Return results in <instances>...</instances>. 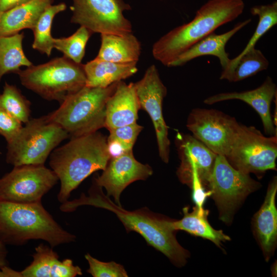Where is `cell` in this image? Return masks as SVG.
<instances>
[{
    "label": "cell",
    "mask_w": 277,
    "mask_h": 277,
    "mask_svg": "<svg viewBox=\"0 0 277 277\" xmlns=\"http://www.w3.org/2000/svg\"><path fill=\"white\" fill-rule=\"evenodd\" d=\"M24 37L23 33L0 36V81L6 73H16L21 67L33 65L24 52Z\"/></svg>",
    "instance_id": "484cf974"
},
{
    "label": "cell",
    "mask_w": 277,
    "mask_h": 277,
    "mask_svg": "<svg viewBox=\"0 0 277 277\" xmlns=\"http://www.w3.org/2000/svg\"><path fill=\"white\" fill-rule=\"evenodd\" d=\"M7 253L5 244L0 239V268L8 265Z\"/></svg>",
    "instance_id": "d590c367"
},
{
    "label": "cell",
    "mask_w": 277,
    "mask_h": 277,
    "mask_svg": "<svg viewBox=\"0 0 277 277\" xmlns=\"http://www.w3.org/2000/svg\"><path fill=\"white\" fill-rule=\"evenodd\" d=\"M53 0H30L0 15V36L18 33L24 29H33L39 17Z\"/></svg>",
    "instance_id": "44dd1931"
},
{
    "label": "cell",
    "mask_w": 277,
    "mask_h": 277,
    "mask_svg": "<svg viewBox=\"0 0 277 277\" xmlns=\"http://www.w3.org/2000/svg\"><path fill=\"white\" fill-rule=\"evenodd\" d=\"M89 264L87 271L93 277H127L128 274L122 265L115 262L100 261L87 253L85 255Z\"/></svg>",
    "instance_id": "4dcf8cb0"
},
{
    "label": "cell",
    "mask_w": 277,
    "mask_h": 277,
    "mask_svg": "<svg viewBox=\"0 0 277 277\" xmlns=\"http://www.w3.org/2000/svg\"><path fill=\"white\" fill-rule=\"evenodd\" d=\"M239 124L234 117L220 110L195 108L189 113L186 126L211 150L226 157Z\"/></svg>",
    "instance_id": "7c38bea8"
},
{
    "label": "cell",
    "mask_w": 277,
    "mask_h": 277,
    "mask_svg": "<svg viewBox=\"0 0 277 277\" xmlns=\"http://www.w3.org/2000/svg\"><path fill=\"white\" fill-rule=\"evenodd\" d=\"M101 44L95 58L115 63H137L141 44L132 33L123 35L101 34Z\"/></svg>",
    "instance_id": "603a6c76"
},
{
    "label": "cell",
    "mask_w": 277,
    "mask_h": 277,
    "mask_svg": "<svg viewBox=\"0 0 277 277\" xmlns=\"http://www.w3.org/2000/svg\"><path fill=\"white\" fill-rule=\"evenodd\" d=\"M251 21V19L249 18L240 22L232 29L222 34H210L179 55L170 63L169 67L183 66L200 56L212 55L219 58L222 71H226L230 62L225 50L226 44L236 33Z\"/></svg>",
    "instance_id": "d6986e66"
},
{
    "label": "cell",
    "mask_w": 277,
    "mask_h": 277,
    "mask_svg": "<svg viewBox=\"0 0 277 277\" xmlns=\"http://www.w3.org/2000/svg\"><path fill=\"white\" fill-rule=\"evenodd\" d=\"M66 5L61 3L49 6L42 14L32 29L34 40L33 49L49 56L54 48V38L51 35V27L54 16L65 11Z\"/></svg>",
    "instance_id": "4316f807"
},
{
    "label": "cell",
    "mask_w": 277,
    "mask_h": 277,
    "mask_svg": "<svg viewBox=\"0 0 277 277\" xmlns=\"http://www.w3.org/2000/svg\"><path fill=\"white\" fill-rule=\"evenodd\" d=\"M277 135L266 137L253 126L239 124L226 156L237 170L260 173L275 170Z\"/></svg>",
    "instance_id": "ba28073f"
},
{
    "label": "cell",
    "mask_w": 277,
    "mask_h": 277,
    "mask_svg": "<svg viewBox=\"0 0 277 277\" xmlns=\"http://www.w3.org/2000/svg\"><path fill=\"white\" fill-rule=\"evenodd\" d=\"M68 137V133L47 115L30 118L7 143L6 161L14 166L44 165L51 152Z\"/></svg>",
    "instance_id": "52a82bcc"
},
{
    "label": "cell",
    "mask_w": 277,
    "mask_h": 277,
    "mask_svg": "<svg viewBox=\"0 0 277 277\" xmlns=\"http://www.w3.org/2000/svg\"><path fill=\"white\" fill-rule=\"evenodd\" d=\"M107 151L110 159L121 156L132 150L121 142L114 139L107 138Z\"/></svg>",
    "instance_id": "836d02e7"
},
{
    "label": "cell",
    "mask_w": 277,
    "mask_h": 277,
    "mask_svg": "<svg viewBox=\"0 0 277 277\" xmlns=\"http://www.w3.org/2000/svg\"><path fill=\"white\" fill-rule=\"evenodd\" d=\"M42 202L20 203L0 200V239L6 244L22 245L30 240H42L52 248L75 241Z\"/></svg>",
    "instance_id": "277c9868"
},
{
    "label": "cell",
    "mask_w": 277,
    "mask_h": 277,
    "mask_svg": "<svg viewBox=\"0 0 277 277\" xmlns=\"http://www.w3.org/2000/svg\"><path fill=\"white\" fill-rule=\"evenodd\" d=\"M103 173L94 177L93 181L102 188L107 195L112 196L114 203H120V196L123 190L130 184L140 180H146L153 173L148 164L137 161L132 150L118 157L109 160Z\"/></svg>",
    "instance_id": "9a60e30c"
},
{
    "label": "cell",
    "mask_w": 277,
    "mask_h": 277,
    "mask_svg": "<svg viewBox=\"0 0 277 277\" xmlns=\"http://www.w3.org/2000/svg\"><path fill=\"white\" fill-rule=\"evenodd\" d=\"M243 0H209L190 22L177 26L156 41L153 57L169 67L179 55L220 26L232 22L243 12Z\"/></svg>",
    "instance_id": "3957f363"
},
{
    "label": "cell",
    "mask_w": 277,
    "mask_h": 277,
    "mask_svg": "<svg viewBox=\"0 0 277 277\" xmlns=\"http://www.w3.org/2000/svg\"><path fill=\"white\" fill-rule=\"evenodd\" d=\"M0 153H1V152H0Z\"/></svg>",
    "instance_id": "74e56055"
},
{
    "label": "cell",
    "mask_w": 277,
    "mask_h": 277,
    "mask_svg": "<svg viewBox=\"0 0 277 277\" xmlns=\"http://www.w3.org/2000/svg\"><path fill=\"white\" fill-rule=\"evenodd\" d=\"M31 263L21 271L24 277H75L83 274L81 268L70 259L59 260L53 248L41 244L35 248Z\"/></svg>",
    "instance_id": "ffe728a7"
},
{
    "label": "cell",
    "mask_w": 277,
    "mask_h": 277,
    "mask_svg": "<svg viewBox=\"0 0 277 277\" xmlns=\"http://www.w3.org/2000/svg\"><path fill=\"white\" fill-rule=\"evenodd\" d=\"M140 109L134 84L118 82L106 103L105 127L109 130L136 123Z\"/></svg>",
    "instance_id": "e0dca14e"
},
{
    "label": "cell",
    "mask_w": 277,
    "mask_h": 277,
    "mask_svg": "<svg viewBox=\"0 0 277 277\" xmlns=\"http://www.w3.org/2000/svg\"><path fill=\"white\" fill-rule=\"evenodd\" d=\"M134 84L141 109L148 113L154 125L159 156L164 163H168L170 142L163 113V102L167 93V88L154 65L149 66L143 78Z\"/></svg>",
    "instance_id": "4fadbf2b"
},
{
    "label": "cell",
    "mask_w": 277,
    "mask_h": 277,
    "mask_svg": "<svg viewBox=\"0 0 277 277\" xmlns=\"http://www.w3.org/2000/svg\"><path fill=\"white\" fill-rule=\"evenodd\" d=\"M137 63H120L94 58L84 65L86 86L105 88L137 71Z\"/></svg>",
    "instance_id": "7402d4cb"
},
{
    "label": "cell",
    "mask_w": 277,
    "mask_h": 277,
    "mask_svg": "<svg viewBox=\"0 0 277 277\" xmlns=\"http://www.w3.org/2000/svg\"><path fill=\"white\" fill-rule=\"evenodd\" d=\"M16 73L26 88L46 100L56 101L60 104L86 83L84 65L64 56L32 65Z\"/></svg>",
    "instance_id": "8992f818"
},
{
    "label": "cell",
    "mask_w": 277,
    "mask_h": 277,
    "mask_svg": "<svg viewBox=\"0 0 277 277\" xmlns=\"http://www.w3.org/2000/svg\"><path fill=\"white\" fill-rule=\"evenodd\" d=\"M184 216L180 220H171L170 224L174 231L184 230L189 233L208 239L217 246L222 242L229 241L230 238L221 230L213 228L207 220L208 211L196 206L192 211L189 212L185 207L183 209Z\"/></svg>",
    "instance_id": "cb8c5ba5"
},
{
    "label": "cell",
    "mask_w": 277,
    "mask_h": 277,
    "mask_svg": "<svg viewBox=\"0 0 277 277\" xmlns=\"http://www.w3.org/2000/svg\"><path fill=\"white\" fill-rule=\"evenodd\" d=\"M58 181L53 172L44 165H23L0 179V200L31 203L41 202Z\"/></svg>",
    "instance_id": "8fae6325"
},
{
    "label": "cell",
    "mask_w": 277,
    "mask_h": 277,
    "mask_svg": "<svg viewBox=\"0 0 277 277\" xmlns=\"http://www.w3.org/2000/svg\"><path fill=\"white\" fill-rule=\"evenodd\" d=\"M250 12L259 17L256 29L243 50L238 55L241 56L255 45L260 38L277 24V2L271 4L252 7Z\"/></svg>",
    "instance_id": "f546056e"
},
{
    "label": "cell",
    "mask_w": 277,
    "mask_h": 277,
    "mask_svg": "<svg viewBox=\"0 0 277 277\" xmlns=\"http://www.w3.org/2000/svg\"><path fill=\"white\" fill-rule=\"evenodd\" d=\"M269 64L262 52L253 47L243 55L230 59L228 68L222 71L220 79L230 82H239L266 70Z\"/></svg>",
    "instance_id": "d4e9b609"
},
{
    "label": "cell",
    "mask_w": 277,
    "mask_h": 277,
    "mask_svg": "<svg viewBox=\"0 0 277 277\" xmlns=\"http://www.w3.org/2000/svg\"><path fill=\"white\" fill-rule=\"evenodd\" d=\"M71 22L93 33L123 35L132 33L131 22L124 15L131 9L123 0H72Z\"/></svg>",
    "instance_id": "30bf717a"
},
{
    "label": "cell",
    "mask_w": 277,
    "mask_h": 277,
    "mask_svg": "<svg viewBox=\"0 0 277 277\" xmlns=\"http://www.w3.org/2000/svg\"><path fill=\"white\" fill-rule=\"evenodd\" d=\"M143 129V127L136 123L117 127L109 130V135L107 138L116 140L132 149Z\"/></svg>",
    "instance_id": "1f68e13d"
},
{
    "label": "cell",
    "mask_w": 277,
    "mask_h": 277,
    "mask_svg": "<svg viewBox=\"0 0 277 277\" xmlns=\"http://www.w3.org/2000/svg\"><path fill=\"white\" fill-rule=\"evenodd\" d=\"M276 177L270 183L264 202L253 218L254 234L268 260L273 252L277 239V210L275 196Z\"/></svg>",
    "instance_id": "ac0fdd59"
},
{
    "label": "cell",
    "mask_w": 277,
    "mask_h": 277,
    "mask_svg": "<svg viewBox=\"0 0 277 277\" xmlns=\"http://www.w3.org/2000/svg\"><path fill=\"white\" fill-rule=\"evenodd\" d=\"M107 138L96 131L71 137L51 152L49 166L61 182L60 203L67 201L71 192L92 173L105 168L110 160Z\"/></svg>",
    "instance_id": "7a4b0ae2"
},
{
    "label": "cell",
    "mask_w": 277,
    "mask_h": 277,
    "mask_svg": "<svg viewBox=\"0 0 277 277\" xmlns=\"http://www.w3.org/2000/svg\"><path fill=\"white\" fill-rule=\"evenodd\" d=\"M276 86L272 78L268 76L258 88L243 92L220 93L207 97L204 101L211 105L231 100L242 101L251 106L259 114L266 134L277 135L276 127L271 115L270 106L273 97L276 95Z\"/></svg>",
    "instance_id": "2e32d148"
},
{
    "label": "cell",
    "mask_w": 277,
    "mask_h": 277,
    "mask_svg": "<svg viewBox=\"0 0 277 277\" xmlns=\"http://www.w3.org/2000/svg\"><path fill=\"white\" fill-rule=\"evenodd\" d=\"M175 144L181 160L176 172L180 181L190 187L198 179L208 188L217 154L193 135L178 133Z\"/></svg>",
    "instance_id": "5bb4252c"
},
{
    "label": "cell",
    "mask_w": 277,
    "mask_h": 277,
    "mask_svg": "<svg viewBox=\"0 0 277 277\" xmlns=\"http://www.w3.org/2000/svg\"><path fill=\"white\" fill-rule=\"evenodd\" d=\"M118 83L105 88L85 86L67 96L58 108L47 116L71 138L97 131L105 127L106 103Z\"/></svg>",
    "instance_id": "5b68a950"
},
{
    "label": "cell",
    "mask_w": 277,
    "mask_h": 277,
    "mask_svg": "<svg viewBox=\"0 0 277 277\" xmlns=\"http://www.w3.org/2000/svg\"><path fill=\"white\" fill-rule=\"evenodd\" d=\"M93 33L83 26L67 37L54 38V48L64 56L76 63H81L86 44Z\"/></svg>",
    "instance_id": "f1b7e54d"
},
{
    "label": "cell",
    "mask_w": 277,
    "mask_h": 277,
    "mask_svg": "<svg viewBox=\"0 0 277 277\" xmlns=\"http://www.w3.org/2000/svg\"><path fill=\"white\" fill-rule=\"evenodd\" d=\"M0 109L22 123L25 124L30 119V102L15 86L7 82L0 94Z\"/></svg>",
    "instance_id": "83f0119b"
},
{
    "label": "cell",
    "mask_w": 277,
    "mask_h": 277,
    "mask_svg": "<svg viewBox=\"0 0 277 277\" xmlns=\"http://www.w3.org/2000/svg\"><path fill=\"white\" fill-rule=\"evenodd\" d=\"M22 127L20 121L0 109V135L7 143L16 136Z\"/></svg>",
    "instance_id": "d6a6232c"
},
{
    "label": "cell",
    "mask_w": 277,
    "mask_h": 277,
    "mask_svg": "<svg viewBox=\"0 0 277 277\" xmlns=\"http://www.w3.org/2000/svg\"><path fill=\"white\" fill-rule=\"evenodd\" d=\"M89 205L114 213L128 232L140 234L151 246L166 255L177 267L185 265L189 252L177 242L175 231L170 225L171 220L152 212L147 208L128 211L113 202L105 195L102 188L94 181L88 195L82 193L79 198L62 203L61 211L73 212L81 206Z\"/></svg>",
    "instance_id": "6da1fadb"
},
{
    "label": "cell",
    "mask_w": 277,
    "mask_h": 277,
    "mask_svg": "<svg viewBox=\"0 0 277 277\" xmlns=\"http://www.w3.org/2000/svg\"><path fill=\"white\" fill-rule=\"evenodd\" d=\"M260 185L249 174L234 168L225 156L217 155L208 188L219 210L220 219L230 223L238 206Z\"/></svg>",
    "instance_id": "9c48e42d"
},
{
    "label": "cell",
    "mask_w": 277,
    "mask_h": 277,
    "mask_svg": "<svg viewBox=\"0 0 277 277\" xmlns=\"http://www.w3.org/2000/svg\"><path fill=\"white\" fill-rule=\"evenodd\" d=\"M30 0H0V15L4 12Z\"/></svg>",
    "instance_id": "e575fe53"
},
{
    "label": "cell",
    "mask_w": 277,
    "mask_h": 277,
    "mask_svg": "<svg viewBox=\"0 0 277 277\" xmlns=\"http://www.w3.org/2000/svg\"><path fill=\"white\" fill-rule=\"evenodd\" d=\"M0 276L22 277L21 272L15 271L8 266L0 268Z\"/></svg>",
    "instance_id": "8d00e7d4"
}]
</instances>
